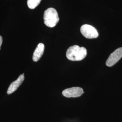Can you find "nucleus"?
I'll use <instances>...</instances> for the list:
<instances>
[{
    "instance_id": "nucleus-1",
    "label": "nucleus",
    "mask_w": 122,
    "mask_h": 122,
    "mask_svg": "<svg viewBox=\"0 0 122 122\" xmlns=\"http://www.w3.org/2000/svg\"><path fill=\"white\" fill-rule=\"evenodd\" d=\"M87 50L83 47L74 45L69 47L66 52V56L71 61H79L83 60L86 56Z\"/></svg>"
},
{
    "instance_id": "nucleus-2",
    "label": "nucleus",
    "mask_w": 122,
    "mask_h": 122,
    "mask_svg": "<svg viewBox=\"0 0 122 122\" xmlns=\"http://www.w3.org/2000/svg\"><path fill=\"white\" fill-rule=\"evenodd\" d=\"M44 19L45 25L50 28L56 26L59 20L57 10L53 8H49L44 11Z\"/></svg>"
},
{
    "instance_id": "nucleus-3",
    "label": "nucleus",
    "mask_w": 122,
    "mask_h": 122,
    "mask_svg": "<svg viewBox=\"0 0 122 122\" xmlns=\"http://www.w3.org/2000/svg\"><path fill=\"white\" fill-rule=\"evenodd\" d=\"M80 30L82 35L87 39H95L98 37L99 33L96 29L89 25H84Z\"/></svg>"
},
{
    "instance_id": "nucleus-4",
    "label": "nucleus",
    "mask_w": 122,
    "mask_h": 122,
    "mask_svg": "<svg viewBox=\"0 0 122 122\" xmlns=\"http://www.w3.org/2000/svg\"><path fill=\"white\" fill-rule=\"evenodd\" d=\"M122 57V47L117 49L112 52L106 62L108 66H112L115 65Z\"/></svg>"
},
{
    "instance_id": "nucleus-5",
    "label": "nucleus",
    "mask_w": 122,
    "mask_h": 122,
    "mask_svg": "<svg viewBox=\"0 0 122 122\" xmlns=\"http://www.w3.org/2000/svg\"><path fill=\"white\" fill-rule=\"evenodd\" d=\"M63 96L67 98H75L81 96L83 93V90L81 87H74L65 89L62 92Z\"/></svg>"
},
{
    "instance_id": "nucleus-6",
    "label": "nucleus",
    "mask_w": 122,
    "mask_h": 122,
    "mask_svg": "<svg viewBox=\"0 0 122 122\" xmlns=\"http://www.w3.org/2000/svg\"><path fill=\"white\" fill-rule=\"evenodd\" d=\"M25 80L24 74L20 75L16 80L13 81V82L10 84L9 88L8 89L7 93L8 95H10L13 92H15L19 86L22 84L23 82Z\"/></svg>"
},
{
    "instance_id": "nucleus-7",
    "label": "nucleus",
    "mask_w": 122,
    "mask_h": 122,
    "mask_svg": "<svg viewBox=\"0 0 122 122\" xmlns=\"http://www.w3.org/2000/svg\"><path fill=\"white\" fill-rule=\"evenodd\" d=\"M44 51V45L42 43H39L33 53V60L34 61H38L43 56Z\"/></svg>"
},
{
    "instance_id": "nucleus-8",
    "label": "nucleus",
    "mask_w": 122,
    "mask_h": 122,
    "mask_svg": "<svg viewBox=\"0 0 122 122\" xmlns=\"http://www.w3.org/2000/svg\"><path fill=\"white\" fill-rule=\"evenodd\" d=\"M41 1V0H28L27 5L29 8L35 9L39 4Z\"/></svg>"
},
{
    "instance_id": "nucleus-9",
    "label": "nucleus",
    "mask_w": 122,
    "mask_h": 122,
    "mask_svg": "<svg viewBox=\"0 0 122 122\" xmlns=\"http://www.w3.org/2000/svg\"><path fill=\"white\" fill-rule=\"evenodd\" d=\"M2 42H3V39H2V37L0 36V48L1 46V45L2 44Z\"/></svg>"
}]
</instances>
